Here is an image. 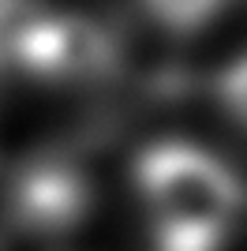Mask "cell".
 Listing matches in <instances>:
<instances>
[{
    "mask_svg": "<svg viewBox=\"0 0 247 251\" xmlns=\"http://www.w3.org/2000/svg\"><path fill=\"white\" fill-rule=\"evenodd\" d=\"M124 191L146 251H228L247 225V173L202 135L157 131L127 157Z\"/></svg>",
    "mask_w": 247,
    "mask_h": 251,
    "instance_id": "cell-1",
    "label": "cell"
},
{
    "mask_svg": "<svg viewBox=\"0 0 247 251\" xmlns=\"http://www.w3.org/2000/svg\"><path fill=\"white\" fill-rule=\"evenodd\" d=\"M210 105L217 120L247 143V45L225 52L210 72Z\"/></svg>",
    "mask_w": 247,
    "mask_h": 251,
    "instance_id": "cell-4",
    "label": "cell"
},
{
    "mask_svg": "<svg viewBox=\"0 0 247 251\" xmlns=\"http://www.w3.org/2000/svg\"><path fill=\"white\" fill-rule=\"evenodd\" d=\"M41 4L45 0H0V79L19 75L23 49L30 42Z\"/></svg>",
    "mask_w": 247,
    "mask_h": 251,
    "instance_id": "cell-5",
    "label": "cell"
},
{
    "mask_svg": "<svg viewBox=\"0 0 247 251\" xmlns=\"http://www.w3.org/2000/svg\"><path fill=\"white\" fill-rule=\"evenodd\" d=\"M98 210V180L79 157L41 150L19 157L4 176V214L11 229L34 240L72 236Z\"/></svg>",
    "mask_w": 247,
    "mask_h": 251,
    "instance_id": "cell-2",
    "label": "cell"
},
{
    "mask_svg": "<svg viewBox=\"0 0 247 251\" xmlns=\"http://www.w3.org/2000/svg\"><path fill=\"white\" fill-rule=\"evenodd\" d=\"M131 11L169 42H198L232 15L236 0H127Z\"/></svg>",
    "mask_w": 247,
    "mask_h": 251,
    "instance_id": "cell-3",
    "label": "cell"
}]
</instances>
